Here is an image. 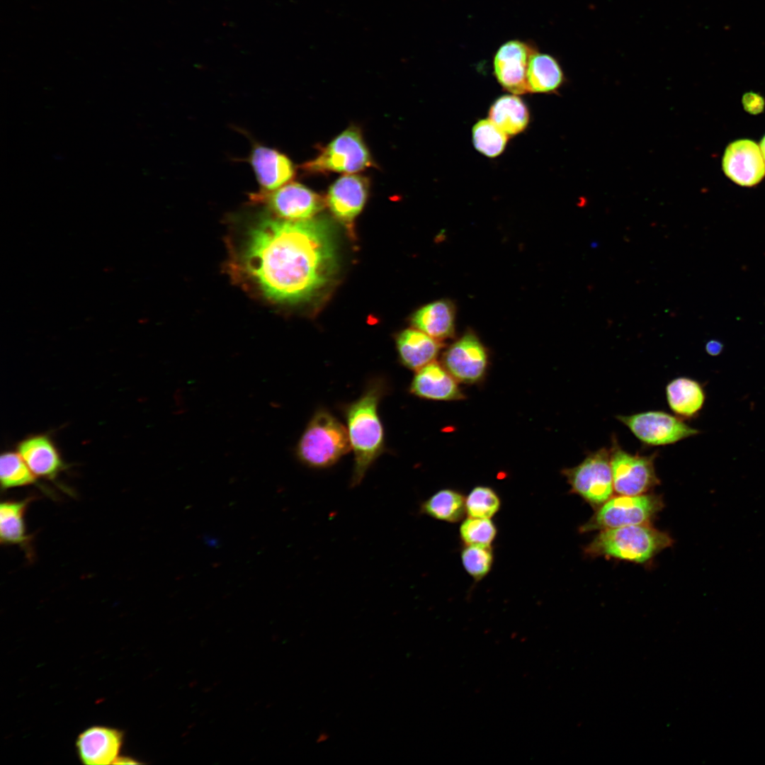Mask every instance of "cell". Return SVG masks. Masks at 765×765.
Here are the masks:
<instances>
[{
    "instance_id": "cell-1",
    "label": "cell",
    "mask_w": 765,
    "mask_h": 765,
    "mask_svg": "<svg viewBox=\"0 0 765 765\" xmlns=\"http://www.w3.org/2000/svg\"><path fill=\"white\" fill-rule=\"evenodd\" d=\"M336 259L333 233L324 221L265 215L251 225L230 267L268 300L295 304L328 285Z\"/></svg>"
},
{
    "instance_id": "cell-2",
    "label": "cell",
    "mask_w": 765,
    "mask_h": 765,
    "mask_svg": "<svg viewBox=\"0 0 765 765\" xmlns=\"http://www.w3.org/2000/svg\"><path fill=\"white\" fill-rule=\"evenodd\" d=\"M385 380H370L356 400L342 408L354 463L351 486H358L367 471L385 451V434L378 412L387 391Z\"/></svg>"
},
{
    "instance_id": "cell-3",
    "label": "cell",
    "mask_w": 765,
    "mask_h": 765,
    "mask_svg": "<svg viewBox=\"0 0 765 765\" xmlns=\"http://www.w3.org/2000/svg\"><path fill=\"white\" fill-rule=\"evenodd\" d=\"M670 536L647 524L602 530L584 548L586 554L645 563L671 546Z\"/></svg>"
},
{
    "instance_id": "cell-4",
    "label": "cell",
    "mask_w": 765,
    "mask_h": 765,
    "mask_svg": "<svg viewBox=\"0 0 765 765\" xmlns=\"http://www.w3.org/2000/svg\"><path fill=\"white\" fill-rule=\"evenodd\" d=\"M351 448L346 426L326 409H317L295 448L299 461L311 468L324 469L336 464Z\"/></svg>"
},
{
    "instance_id": "cell-5",
    "label": "cell",
    "mask_w": 765,
    "mask_h": 765,
    "mask_svg": "<svg viewBox=\"0 0 765 765\" xmlns=\"http://www.w3.org/2000/svg\"><path fill=\"white\" fill-rule=\"evenodd\" d=\"M661 496L655 494L618 495L611 497L596 509L580 527V532L605 530L632 525L647 524L662 509Z\"/></svg>"
},
{
    "instance_id": "cell-6",
    "label": "cell",
    "mask_w": 765,
    "mask_h": 765,
    "mask_svg": "<svg viewBox=\"0 0 765 765\" xmlns=\"http://www.w3.org/2000/svg\"><path fill=\"white\" fill-rule=\"evenodd\" d=\"M373 166L361 130L351 126L322 148L313 159L302 165L310 173L352 174Z\"/></svg>"
},
{
    "instance_id": "cell-7",
    "label": "cell",
    "mask_w": 765,
    "mask_h": 765,
    "mask_svg": "<svg viewBox=\"0 0 765 765\" xmlns=\"http://www.w3.org/2000/svg\"><path fill=\"white\" fill-rule=\"evenodd\" d=\"M570 486V492L597 509L609 499L613 491L611 449L590 452L579 465L561 471Z\"/></svg>"
},
{
    "instance_id": "cell-8",
    "label": "cell",
    "mask_w": 765,
    "mask_h": 765,
    "mask_svg": "<svg viewBox=\"0 0 765 765\" xmlns=\"http://www.w3.org/2000/svg\"><path fill=\"white\" fill-rule=\"evenodd\" d=\"M253 204H263L274 216L288 220L311 219L322 210L325 200L319 194L298 183H288L271 191L249 195Z\"/></svg>"
},
{
    "instance_id": "cell-9",
    "label": "cell",
    "mask_w": 765,
    "mask_h": 765,
    "mask_svg": "<svg viewBox=\"0 0 765 765\" xmlns=\"http://www.w3.org/2000/svg\"><path fill=\"white\" fill-rule=\"evenodd\" d=\"M610 449L613 489L617 494H646L660 483L654 468L657 453L649 455L632 454L616 441Z\"/></svg>"
},
{
    "instance_id": "cell-10",
    "label": "cell",
    "mask_w": 765,
    "mask_h": 765,
    "mask_svg": "<svg viewBox=\"0 0 765 765\" xmlns=\"http://www.w3.org/2000/svg\"><path fill=\"white\" fill-rule=\"evenodd\" d=\"M616 419L642 443L659 446L677 443L700 433L676 416L662 411H647Z\"/></svg>"
},
{
    "instance_id": "cell-11",
    "label": "cell",
    "mask_w": 765,
    "mask_h": 765,
    "mask_svg": "<svg viewBox=\"0 0 765 765\" xmlns=\"http://www.w3.org/2000/svg\"><path fill=\"white\" fill-rule=\"evenodd\" d=\"M442 363L458 382L475 384L484 378L489 356L478 337L468 332L448 348L443 355Z\"/></svg>"
},
{
    "instance_id": "cell-12",
    "label": "cell",
    "mask_w": 765,
    "mask_h": 765,
    "mask_svg": "<svg viewBox=\"0 0 765 765\" xmlns=\"http://www.w3.org/2000/svg\"><path fill=\"white\" fill-rule=\"evenodd\" d=\"M537 48L526 41L510 40L498 48L493 59L494 74L499 84L513 94L529 92L527 71Z\"/></svg>"
},
{
    "instance_id": "cell-13",
    "label": "cell",
    "mask_w": 765,
    "mask_h": 765,
    "mask_svg": "<svg viewBox=\"0 0 765 765\" xmlns=\"http://www.w3.org/2000/svg\"><path fill=\"white\" fill-rule=\"evenodd\" d=\"M369 180L361 175L346 174L330 186L326 198L333 215L342 223L351 226L367 200Z\"/></svg>"
},
{
    "instance_id": "cell-14",
    "label": "cell",
    "mask_w": 765,
    "mask_h": 765,
    "mask_svg": "<svg viewBox=\"0 0 765 765\" xmlns=\"http://www.w3.org/2000/svg\"><path fill=\"white\" fill-rule=\"evenodd\" d=\"M761 149L753 141L741 140L727 147L722 168L733 181L744 186L758 183L765 176V163Z\"/></svg>"
},
{
    "instance_id": "cell-15",
    "label": "cell",
    "mask_w": 765,
    "mask_h": 765,
    "mask_svg": "<svg viewBox=\"0 0 765 765\" xmlns=\"http://www.w3.org/2000/svg\"><path fill=\"white\" fill-rule=\"evenodd\" d=\"M124 732L118 729L95 725L78 736L76 747L80 761L87 765L113 764L120 756Z\"/></svg>"
},
{
    "instance_id": "cell-16",
    "label": "cell",
    "mask_w": 765,
    "mask_h": 765,
    "mask_svg": "<svg viewBox=\"0 0 765 765\" xmlns=\"http://www.w3.org/2000/svg\"><path fill=\"white\" fill-rule=\"evenodd\" d=\"M261 190L271 191L292 180L295 170L291 160L283 153L254 143L249 158Z\"/></svg>"
},
{
    "instance_id": "cell-17",
    "label": "cell",
    "mask_w": 765,
    "mask_h": 765,
    "mask_svg": "<svg viewBox=\"0 0 765 765\" xmlns=\"http://www.w3.org/2000/svg\"><path fill=\"white\" fill-rule=\"evenodd\" d=\"M409 391L431 400L452 401L464 398L458 380L443 364L435 361L416 370Z\"/></svg>"
},
{
    "instance_id": "cell-18",
    "label": "cell",
    "mask_w": 765,
    "mask_h": 765,
    "mask_svg": "<svg viewBox=\"0 0 765 765\" xmlns=\"http://www.w3.org/2000/svg\"><path fill=\"white\" fill-rule=\"evenodd\" d=\"M35 496L20 500H4L0 503V543L3 545L18 546L29 561H33V535L26 530L25 515Z\"/></svg>"
},
{
    "instance_id": "cell-19",
    "label": "cell",
    "mask_w": 765,
    "mask_h": 765,
    "mask_svg": "<svg viewBox=\"0 0 765 765\" xmlns=\"http://www.w3.org/2000/svg\"><path fill=\"white\" fill-rule=\"evenodd\" d=\"M18 453L37 477L55 482L67 466L55 446L45 435H34L21 441Z\"/></svg>"
},
{
    "instance_id": "cell-20",
    "label": "cell",
    "mask_w": 765,
    "mask_h": 765,
    "mask_svg": "<svg viewBox=\"0 0 765 765\" xmlns=\"http://www.w3.org/2000/svg\"><path fill=\"white\" fill-rule=\"evenodd\" d=\"M396 346L401 363L415 371L434 361L441 348L440 341L416 328L401 332Z\"/></svg>"
},
{
    "instance_id": "cell-21",
    "label": "cell",
    "mask_w": 765,
    "mask_h": 765,
    "mask_svg": "<svg viewBox=\"0 0 765 765\" xmlns=\"http://www.w3.org/2000/svg\"><path fill=\"white\" fill-rule=\"evenodd\" d=\"M412 325L436 340L451 337L455 330V308L449 300H441L417 310Z\"/></svg>"
},
{
    "instance_id": "cell-22",
    "label": "cell",
    "mask_w": 765,
    "mask_h": 765,
    "mask_svg": "<svg viewBox=\"0 0 765 765\" xmlns=\"http://www.w3.org/2000/svg\"><path fill=\"white\" fill-rule=\"evenodd\" d=\"M665 392L669 408L681 419L696 416L706 400L701 384L687 377H679L671 380L666 386Z\"/></svg>"
},
{
    "instance_id": "cell-23",
    "label": "cell",
    "mask_w": 765,
    "mask_h": 765,
    "mask_svg": "<svg viewBox=\"0 0 765 765\" xmlns=\"http://www.w3.org/2000/svg\"><path fill=\"white\" fill-rule=\"evenodd\" d=\"M565 80L562 69L555 57L538 51L532 55L527 71L529 92H554Z\"/></svg>"
},
{
    "instance_id": "cell-24",
    "label": "cell",
    "mask_w": 765,
    "mask_h": 765,
    "mask_svg": "<svg viewBox=\"0 0 765 765\" xmlns=\"http://www.w3.org/2000/svg\"><path fill=\"white\" fill-rule=\"evenodd\" d=\"M489 119L508 136L525 130L529 113L523 101L516 95H505L497 99L489 110Z\"/></svg>"
},
{
    "instance_id": "cell-25",
    "label": "cell",
    "mask_w": 765,
    "mask_h": 765,
    "mask_svg": "<svg viewBox=\"0 0 765 765\" xmlns=\"http://www.w3.org/2000/svg\"><path fill=\"white\" fill-rule=\"evenodd\" d=\"M419 512L438 521L456 523L466 514L465 497L455 489H442L421 503Z\"/></svg>"
},
{
    "instance_id": "cell-26",
    "label": "cell",
    "mask_w": 765,
    "mask_h": 765,
    "mask_svg": "<svg viewBox=\"0 0 765 765\" xmlns=\"http://www.w3.org/2000/svg\"><path fill=\"white\" fill-rule=\"evenodd\" d=\"M0 482L2 491L29 485H37L41 489H45L38 484L37 477L19 453L12 451L1 455Z\"/></svg>"
},
{
    "instance_id": "cell-27",
    "label": "cell",
    "mask_w": 765,
    "mask_h": 765,
    "mask_svg": "<svg viewBox=\"0 0 765 765\" xmlns=\"http://www.w3.org/2000/svg\"><path fill=\"white\" fill-rule=\"evenodd\" d=\"M508 135L489 119L479 120L472 128L475 147L489 157L499 155L504 149Z\"/></svg>"
},
{
    "instance_id": "cell-28",
    "label": "cell",
    "mask_w": 765,
    "mask_h": 765,
    "mask_svg": "<svg viewBox=\"0 0 765 765\" xmlns=\"http://www.w3.org/2000/svg\"><path fill=\"white\" fill-rule=\"evenodd\" d=\"M500 507L499 495L487 486H476L465 497V509L468 516L492 518Z\"/></svg>"
},
{
    "instance_id": "cell-29",
    "label": "cell",
    "mask_w": 765,
    "mask_h": 765,
    "mask_svg": "<svg viewBox=\"0 0 765 765\" xmlns=\"http://www.w3.org/2000/svg\"><path fill=\"white\" fill-rule=\"evenodd\" d=\"M459 533L465 545L491 546L497 530L491 518L468 516L461 523Z\"/></svg>"
},
{
    "instance_id": "cell-30",
    "label": "cell",
    "mask_w": 765,
    "mask_h": 765,
    "mask_svg": "<svg viewBox=\"0 0 765 765\" xmlns=\"http://www.w3.org/2000/svg\"><path fill=\"white\" fill-rule=\"evenodd\" d=\"M460 557L465 570L475 581L487 576L494 561L491 546L465 545Z\"/></svg>"
},
{
    "instance_id": "cell-31",
    "label": "cell",
    "mask_w": 765,
    "mask_h": 765,
    "mask_svg": "<svg viewBox=\"0 0 765 765\" xmlns=\"http://www.w3.org/2000/svg\"><path fill=\"white\" fill-rule=\"evenodd\" d=\"M744 105L748 111L756 113L763 108V100L756 94H749L744 97Z\"/></svg>"
},
{
    "instance_id": "cell-32",
    "label": "cell",
    "mask_w": 765,
    "mask_h": 765,
    "mask_svg": "<svg viewBox=\"0 0 765 765\" xmlns=\"http://www.w3.org/2000/svg\"><path fill=\"white\" fill-rule=\"evenodd\" d=\"M723 348V344L717 340H710L706 345V351L710 356L719 355Z\"/></svg>"
},
{
    "instance_id": "cell-33",
    "label": "cell",
    "mask_w": 765,
    "mask_h": 765,
    "mask_svg": "<svg viewBox=\"0 0 765 765\" xmlns=\"http://www.w3.org/2000/svg\"><path fill=\"white\" fill-rule=\"evenodd\" d=\"M140 764V762L136 761L133 758H131L130 756H119L118 758L116 759V761L114 763V764Z\"/></svg>"
},
{
    "instance_id": "cell-34",
    "label": "cell",
    "mask_w": 765,
    "mask_h": 765,
    "mask_svg": "<svg viewBox=\"0 0 765 765\" xmlns=\"http://www.w3.org/2000/svg\"><path fill=\"white\" fill-rule=\"evenodd\" d=\"M760 149H761V154L763 155L764 159L765 161V136L764 137V138L761 141Z\"/></svg>"
}]
</instances>
